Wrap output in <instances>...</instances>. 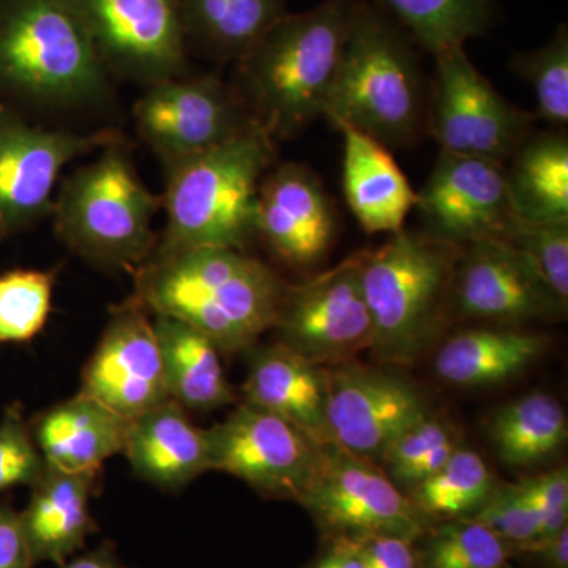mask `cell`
Wrapping results in <instances>:
<instances>
[{
    "mask_svg": "<svg viewBox=\"0 0 568 568\" xmlns=\"http://www.w3.org/2000/svg\"><path fill=\"white\" fill-rule=\"evenodd\" d=\"M134 294L151 315L173 317L224 354L246 353L274 328L287 284L242 250L152 254L134 272Z\"/></svg>",
    "mask_w": 568,
    "mask_h": 568,
    "instance_id": "6da1fadb",
    "label": "cell"
},
{
    "mask_svg": "<svg viewBox=\"0 0 568 568\" xmlns=\"http://www.w3.org/2000/svg\"><path fill=\"white\" fill-rule=\"evenodd\" d=\"M357 0H325L286 13L237 62V91L274 141L290 140L324 115Z\"/></svg>",
    "mask_w": 568,
    "mask_h": 568,
    "instance_id": "7a4b0ae2",
    "label": "cell"
},
{
    "mask_svg": "<svg viewBox=\"0 0 568 568\" xmlns=\"http://www.w3.org/2000/svg\"><path fill=\"white\" fill-rule=\"evenodd\" d=\"M275 141L260 125L189 159L168 164L162 207L166 224L153 254L192 248L245 252L254 237V209Z\"/></svg>",
    "mask_w": 568,
    "mask_h": 568,
    "instance_id": "3957f363",
    "label": "cell"
},
{
    "mask_svg": "<svg viewBox=\"0 0 568 568\" xmlns=\"http://www.w3.org/2000/svg\"><path fill=\"white\" fill-rule=\"evenodd\" d=\"M110 71L70 0H0V92L78 110L110 95Z\"/></svg>",
    "mask_w": 568,
    "mask_h": 568,
    "instance_id": "277c9868",
    "label": "cell"
},
{
    "mask_svg": "<svg viewBox=\"0 0 568 568\" xmlns=\"http://www.w3.org/2000/svg\"><path fill=\"white\" fill-rule=\"evenodd\" d=\"M325 118L343 122L387 148L409 145L422 122L416 54L386 11L357 0Z\"/></svg>",
    "mask_w": 568,
    "mask_h": 568,
    "instance_id": "5b68a950",
    "label": "cell"
},
{
    "mask_svg": "<svg viewBox=\"0 0 568 568\" xmlns=\"http://www.w3.org/2000/svg\"><path fill=\"white\" fill-rule=\"evenodd\" d=\"M459 253V245L406 230L358 253L377 361L409 365L425 349L450 304Z\"/></svg>",
    "mask_w": 568,
    "mask_h": 568,
    "instance_id": "8992f818",
    "label": "cell"
},
{
    "mask_svg": "<svg viewBox=\"0 0 568 568\" xmlns=\"http://www.w3.org/2000/svg\"><path fill=\"white\" fill-rule=\"evenodd\" d=\"M162 196L141 181L122 141L62 183L52 205L55 234L82 260L136 272L156 248L153 219Z\"/></svg>",
    "mask_w": 568,
    "mask_h": 568,
    "instance_id": "52a82bcc",
    "label": "cell"
},
{
    "mask_svg": "<svg viewBox=\"0 0 568 568\" xmlns=\"http://www.w3.org/2000/svg\"><path fill=\"white\" fill-rule=\"evenodd\" d=\"M428 129L440 152L506 164L530 134L536 115L496 91L465 48L435 55Z\"/></svg>",
    "mask_w": 568,
    "mask_h": 568,
    "instance_id": "ba28073f",
    "label": "cell"
},
{
    "mask_svg": "<svg viewBox=\"0 0 568 568\" xmlns=\"http://www.w3.org/2000/svg\"><path fill=\"white\" fill-rule=\"evenodd\" d=\"M298 503L335 538L395 536L414 540L426 515L376 466L325 444L312 484Z\"/></svg>",
    "mask_w": 568,
    "mask_h": 568,
    "instance_id": "9c48e42d",
    "label": "cell"
},
{
    "mask_svg": "<svg viewBox=\"0 0 568 568\" xmlns=\"http://www.w3.org/2000/svg\"><path fill=\"white\" fill-rule=\"evenodd\" d=\"M133 115L141 140L164 166L256 125L235 88L213 74H183L149 85L134 104Z\"/></svg>",
    "mask_w": 568,
    "mask_h": 568,
    "instance_id": "30bf717a",
    "label": "cell"
},
{
    "mask_svg": "<svg viewBox=\"0 0 568 568\" xmlns=\"http://www.w3.org/2000/svg\"><path fill=\"white\" fill-rule=\"evenodd\" d=\"M110 74L156 84L183 77L186 40L178 0H70Z\"/></svg>",
    "mask_w": 568,
    "mask_h": 568,
    "instance_id": "8fae6325",
    "label": "cell"
},
{
    "mask_svg": "<svg viewBox=\"0 0 568 568\" xmlns=\"http://www.w3.org/2000/svg\"><path fill=\"white\" fill-rule=\"evenodd\" d=\"M211 470L241 478L274 499H301L315 477L323 447L290 422L252 405L207 429Z\"/></svg>",
    "mask_w": 568,
    "mask_h": 568,
    "instance_id": "7c38bea8",
    "label": "cell"
},
{
    "mask_svg": "<svg viewBox=\"0 0 568 568\" xmlns=\"http://www.w3.org/2000/svg\"><path fill=\"white\" fill-rule=\"evenodd\" d=\"M122 141L114 130H47L0 106V241L52 212L63 168L78 156Z\"/></svg>",
    "mask_w": 568,
    "mask_h": 568,
    "instance_id": "4fadbf2b",
    "label": "cell"
},
{
    "mask_svg": "<svg viewBox=\"0 0 568 568\" xmlns=\"http://www.w3.org/2000/svg\"><path fill=\"white\" fill-rule=\"evenodd\" d=\"M274 328L278 342L320 366L369 349L373 324L358 253L298 286H287Z\"/></svg>",
    "mask_w": 568,
    "mask_h": 568,
    "instance_id": "5bb4252c",
    "label": "cell"
},
{
    "mask_svg": "<svg viewBox=\"0 0 568 568\" xmlns=\"http://www.w3.org/2000/svg\"><path fill=\"white\" fill-rule=\"evenodd\" d=\"M324 372L328 436L355 457L379 463L392 440L428 413L420 390L394 373L353 361Z\"/></svg>",
    "mask_w": 568,
    "mask_h": 568,
    "instance_id": "9a60e30c",
    "label": "cell"
},
{
    "mask_svg": "<svg viewBox=\"0 0 568 568\" xmlns=\"http://www.w3.org/2000/svg\"><path fill=\"white\" fill-rule=\"evenodd\" d=\"M450 302L458 315L506 325L551 320L567 310L528 257L504 239L462 246Z\"/></svg>",
    "mask_w": 568,
    "mask_h": 568,
    "instance_id": "2e32d148",
    "label": "cell"
},
{
    "mask_svg": "<svg viewBox=\"0 0 568 568\" xmlns=\"http://www.w3.org/2000/svg\"><path fill=\"white\" fill-rule=\"evenodd\" d=\"M80 392L129 420L170 399L152 315L136 295L112 310Z\"/></svg>",
    "mask_w": 568,
    "mask_h": 568,
    "instance_id": "e0dca14e",
    "label": "cell"
},
{
    "mask_svg": "<svg viewBox=\"0 0 568 568\" xmlns=\"http://www.w3.org/2000/svg\"><path fill=\"white\" fill-rule=\"evenodd\" d=\"M414 209L425 234L439 241L463 246L499 239L515 215L506 164L440 152Z\"/></svg>",
    "mask_w": 568,
    "mask_h": 568,
    "instance_id": "ac0fdd59",
    "label": "cell"
},
{
    "mask_svg": "<svg viewBox=\"0 0 568 568\" xmlns=\"http://www.w3.org/2000/svg\"><path fill=\"white\" fill-rule=\"evenodd\" d=\"M336 213L320 179L298 163L272 166L261 181L254 234L291 267H312L334 242Z\"/></svg>",
    "mask_w": 568,
    "mask_h": 568,
    "instance_id": "d6986e66",
    "label": "cell"
},
{
    "mask_svg": "<svg viewBox=\"0 0 568 568\" xmlns=\"http://www.w3.org/2000/svg\"><path fill=\"white\" fill-rule=\"evenodd\" d=\"M122 455L134 476L164 493L182 491L211 470L207 429L173 399L130 420Z\"/></svg>",
    "mask_w": 568,
    "mask_h": 568,
    "instance_id": "ffe728a7",
    "label": "cell"
},
{
    "mask_svg": "<svg viewBox=\"0 0 568 568\" xmlns=\"http://www.w3.org/2000/svg\"><path fill=\"white\" fill-rule=\"evenodd\" d=\"M250 353L244 384L246 405L260 407L290 422L320 446L332 443L327 429V386L324 366L310 362L283 343Z\"/></svg>",
    "mask_w": 568,
    "mask_h": 568,
    "instance_id": "44dd1931",
    "label": "cell"
},
{
    "mask_svg": "<svg viewBox=\"0 0 568 568\" xmlns=\"http://www.w3.org/2000/svg\"><path fill=\"white\" fill-rule=\"evenodd\" d=\"M29 425L44 465L69 473H100L108 459L122 455L130 420L78 392L41 410Z\"/></svg>",
    "mask_w": 568,
    "mask_h": 568,
    "instance_id": "7402d4cb",
    "label": "cell"
},
{
    "mask_svg": "<svg viewBox=\"0 0 568 568\" xmlns=\"http://www.w3.org/2000/svg\"><path fill=\"white\" fill-rule=\"evenodd\" d=\"M100 473H69L44 466L31 499L20 511L33 562L62 566L99 530L91 500Z\"/></svg>",
    "mask_w": 568,
    "mask_h": 568,
    "instance_id": "603a6c76",
    "label": "cell"
},
{
    "mask_svg": "<svg viewBox=\"0 0 568 568\" xmlns=\"http://www.w3.org/2000/svg\"><path fill=\"white\" fill-rule=\"evenodd\" d=\"M343 134V192L351 212L369 234L405 230L417 193L395 162L387 145L347 125L334 123Z\"/></svg>",
    "mask_w": 568,
    "mask_h": 568,
    "instance_id": "cb8c5ba5",
    "label": "cell"
},
{
    "mask_svg": "<svg viewBox=\"0 0 568 568\" xmlns=\"http://www.w3.org/2000/svg\"><path fill=\"white\" fill-rule=\"evenodd\" d=\"M170 399L185 410L211 413L235 402L222 351L209 336L173 317L152 315Z\"/></svg>",
    "mask_w": 568,
    "mask_h": 568,
    "instance_id": "d4e9b609",
    "label": "cell"
},
{
    "mask_svg": "<svg viewBox=\"0 0 568 568\" xmlns=\"http://www.w3.org/2000/svg\"><path fill=\"white\" fill-rule=\"evenodd\" d=\"M547 345V336L518 328H473L444 343L435 369L454 386H496L525 372Z\"/></svg>",
    "mask_w": 568,
    "mask_h": 568,
    "instance_id": "484cf974",
    "label": "cell"
},
{
    "mask_svg": "<svg viewBox=\"0 0 568 568\" xmlns=\"http://www.w3.org/2000/svg\"><path fill=\"white\" fill-rule=\"evenodd\" d=\"M506 166L515 215L529 222L568 219V141L566 134L530 133Z\"/></svg>",
    "mask_w": 568,
    "mask_h": 568,
    "instance_id": "4316f807",
    "label": "cell"
},
{
    "mask_svg": "<svg viewBox=\"0 0 568 568\" xmlns=\"http://www.w3.org/2000/svg\"><path fill=\"white\" fill-rule=\"evenodd\" d=\"M189 44L237 62L286 11L284 0H178Z\"/></svg>",
    "mask_w": 568,
    "mask_h": 568,
    "instance_id": "83f0119b",
    "label": "cell"
},
{
    "mask_svg": "<svg viewBox=\"0 0 568 568\" xmlns=\"http://www.w3.org/2000/svg\"><path fill=\"white\" fill-rule=\"evenodd\" d=\"M567 433L566 410L548 394H530L508 403L491 424L497 455L514 467L551 457L566 444Z\"/></svg>",
    "mask_w": 568,
    "mask_h": 568,
    "instance_id": "f1b7e54d",
    "label": "cell"
},
{
    "mask_svg": "<svg viewBox=\"0 0 568 568\" xmlns=\"http://www.w3.org/2000/svg\"><path fill=\"white\" fill-rule=\"evenodd\" d=\"M392 21L436 55L465 48L466 41L484 36L495 21L493 0H376Z\"/></svg>",
    "mask_w": 568,
    "mask_h": 568,
    "instance_id": "f546056e",
    "label": "cell"
},
{
    "mask_svg": "<svg viewBox=\"0 0 568 568\" xmlns=\"http://www.w3.org/2000/svg\"><path fill=\"white\" fill-rule=\"evenodd\" d=\"M496 487L491 470L476 452L458 447L432 477L410 488V499L428 517L476 514Z\"/></svg>",
    "mask_w": 568,
    "mask_h": 568,
    "instance_id": "4dcf8cb0",
    "label": "cell"
},
{
    "mask_svg": "<svg viewBox=\"0 0 568 568\" xmlns=\"http://www.w3.org/2000/svg\"><path fill=\"white\" fill-rule=\"evenodd\" d=\"M54 283L52 272L18 268L0 275V343H28L43 331Z\"/></svg>",
    "mask_w": 568,
    "mask_h": 568,
    "instance_id": "1f68e13d",
    "label": "cell"
},
{
    "mask_svg": "<svg viewBox=\"0 0 568 568\" xmlns=\"http://www.w3.org/2000/svg\"><path fill=\"white\" fill-rule=\"evenodd\" d=\"M511 69L536 97V119L555 125L568 123V31L560 24L552 39L537 50L519 52Z\"/></svg>",
    "mask_w": 568,
    "mask_h": 568,
    "instance_id": "d6a6232c",
    "label": "cell"
},
{
    "mask_svg": "<svg viewBox=\"0 0 568 568\" xmlns=\"http://www.w3.org/2000/svg\"><path fill=\"white\" fill-rule=\"evenodd\" d=\"M499 239L525 254L552 293L567 305L568 219L529 222L514 215Z\"/></svg>",
    "mask_w": 568,
    "mask_h": 568,
    "instance_id": "836d02e7",
    "label": "cell"
},
{
    "mask_svg": "<svg viewBox=\"0 0 568 568\" xmlns=\"http://www.w3.org/2000/svg\"><path fill=\"white\" fill-rule=\"evenodd\" d=\"M506 540L476 519H458L444 526L432 541L425 568H504Z\"/></svg>",
    "mask_w": 568,
    "mask_h": 568,
    "instance_id": "e575fe53",
    "label": "cell"
},
{
    "mask_svg": "<svg viewBox=\"0 0 568 568\" xmlns=\"http://www.w3.org/2000/svg\"><path fill=\"white\" fill-rule=\"evenodd\" d=\"M44 459L20 403H11L0 420V493L33 487L44 470Z\"/></svg>",
    "mask_w": 568,
    "mask_h": 568,
    "instance_id": "d590c367",
    "label": "cell"
},
{
    "mask_svg": "<svg viewBox=\"0 0 568 568\" xmlns=\"http://www.w3.org/2000/svg\"><path fill=\"white\" fill-rule=\"evenodd\" d=\"M473 519L495 532L497 537L514 541L518 547L536 540L540 532L536 508L526 495L521 481L503 487L496 485Z\"/></svg>",
    "mask_w": 568,
    "mask_h": 568,
    "instance_id": "8d00e7d4",
    "label": "cell"
},
{
    "mask_svg": "<svg viewBox=\"0 0 568 568\" xmlns=\"http://www.w3.org/2000/svg\"><path fill=\"white\" fill-rule=\"evenodd\" d=\"M454 437L457 436L450 424L428 410L416 424L407 426L405 432L392 440L379 463L387 467L388 477L398 485L410 467Z\"/></svg>",
    "mask_w": 568,
    "mask_h": 568,
    "instance_id": "74e56055",
    "label": "cell"
},
{
    "mask_svg": "<svg viewBox=\"0 0 568 568\" xmlns=\"http://www.w3.org/2000/svg\"><path fill=\"white\" fill-rule=\"evenodd\" d=\"M530 503L536 508L540 532L536 540H544L567 528L568 518V473L567 467L538 474L521 480ZM534 541V540H532Z\"/></svg>",
    "mask_w": 568,
    "mask_h": 568,
    "instance_id": "f35d334b",
    "label": "cell"
},
{
    "mask_svg": "<svg viewBox=\"0 0 568 568\" xmlns=\"http://www.w3.org/2000/svg\"><path fill=\"white\" fill-rule=\"evenodd\" d=\"M365 568H417L413 540L395 536L346 538Z\"/></svg>",
    "mask_w": 568,
    "mask_h": 568,
    "instance_id": "ab89813d",
    "label": "cell"
},
{
    "mask_svg": "<svg viewBox=\"0 0 568 568\" xmlns=\"http://www.w3.org/2000/svg\"><path fill=\"white\" fill-rule=\"evenodd\" d=\"M31 547L21 514L10 500H0V568H33Z\"/></svg>",
    "mask_w": 568,
    "mask_h": 568,
    "instance_id": "60d3db41",
    "label": "cell"
},
{
    "mask_svg": "<svg viewBox=\"0 0 568 568\" xmlns=\"http://www.w3.org/2000/svg\"><path fill=\"white\" fill-rule=\"evenodd\" d=\"M59 568H132L125 566L118 555V548L112 541L106 540L99 548L84 555L73 556L59 566Z\"/></svg>",
    "mask_w": 568,
    "mask_h": 568,
    "instance_id": "b9f144b4",
    "label": "cell"
},
{
    "mask_svg": "<svg viewBox=\"0 0 568 568\" xmlns=\"http://www.w3.org/2000/svg\"><path fill=\"white\" fill-rule=\"evenodd\" d=\"M519 548L541 552L551 568L568 567L567 528L560 529L558 534L549 538H544V540H534L529 541V544L519 545Z\"/></svg>",
    "mask_w": 568,
    "mask_h": 568,
    "instance_id": "7bdbcfd3",
    "label": "cell"
},
{
    "mask_svg": "<svg viewBox=\"0 0 568 568\" xmlns=\"http://www.w3.org/2000/svg\"><path fill=\"white\" fill-rule=\"evenodd\" d=\"M334 548L312 568H365L349 540L335 538Z\"/></svg>",
    "mask_w": 568,
    "mask_h": 568,
    "instance_id": "ee69618b",
    "label": "cell"
}]
</instances>
